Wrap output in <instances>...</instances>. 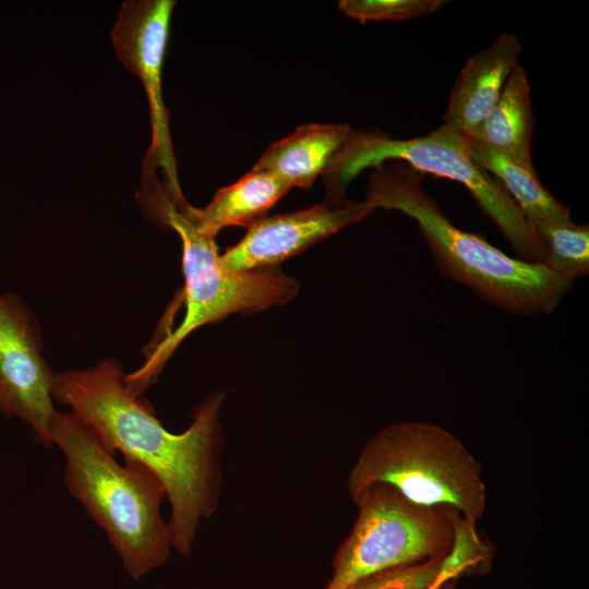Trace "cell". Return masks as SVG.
Segmentation results:
<instances>
[{"label": "cell", "instance_id": "1", "mask_svg": "<svg viewBox=\"0 0 589 589\" xmlns=\"http://www.w3.org/2000/svg\"><path fill=\"white\" fill-rule=\"evenodd\" d=\"M124 376L118 360L105 358L87 369L57 372L52 397L107 447L144 465L159 479L170 506L172 549L188 555L201 522L219 504L225 443L219 413L225 394L212 393L195 408L188 429L171 433L145 399L129 392Z\"/></svg>", "mask_w": 589, "mask_h": 589}, {"label": "cell", "instance_id": "2", "mask_svg": "<svg viewBox=\"0 0 589 589\" xmlns=\"http://www.w3.org/2000/svg\"><path fill=\"white\" fill-rule=\"evenodd\" d=\"M392 161L373 167L365 201L375 209L399 211L412 218L444 276L514 314H550L558 306L574 280L541 263L510 257L480 236L459 229L424 192L421 173Z\"/></svg>", "mask_w": 589, "mask_h": 589}, {"label": "cell", "instance_id": "3", "mask_svg": "<svg viewBox=\"0 0 589 589\" xmlns=\"http://www.w3.org/2000/svg\"><path fill=\"white\" fill-rule=\"evenodd\" d=\"M51 441L64 457L63 483L105 532L132 579L161 566L172 549L161 515L166 491L144 465L123 458L71 412L57 410Z\"/></svg>", "mask_w": 589, "mask_h": 589}, {"label": "cell", "instance_id": "4", "mask_svg": "<svg viewBox=\"0 0 589 589\" xmlns=\"http://www.w3.org/2000/svg\"><path fill=\"white\" fill-rule=\"evenodd\" d=\"M137 200L146 215L173 229L181 239L185 302L180 325L151 347L141 368L124 376L130 393L141 397L193 330L230 314L259 312L287 303L296 297L299 285L277 267L238 272L226 266L215 238L195 228L155 172L143 175Z\"/></svg>", "mask_w": 589, "mask_h": 589}, {"label": "cell", "instance_id": "5", "mask_svg": "<svg viewBox=\"0 0 589 589\" xmlns=\"http://www.w3.org/2000/svg\"><path fill=\"white\" fill-rule=\"evenodd\" d=\"M386 484L408 501L454 509L477 524L486 506L482 467L449 431L404 421L383 428L361 449L347 480L350 496Z\"/></svg>", "mask_w": 589, "mask_h": 589}, {"label": "cell", "instance_id": "6", "mask_svg": "<svg viewBox=\"0 0 589 589\" xmlns=\"http://www.w3.org/2000/svg\"><path fill=\"white\" fill-rule=\"evenodd\" d=\"M388 160L402 161L418 172L464 184L498 227L518 259L543 264L545 251L534 227L503 185L472 160L466 135L444 123L424 136L408 140L353 130L323 176L326 200L346 201V189L356 176Z\"/></svg>", "mask_w": 589, "mask_h": 589}, {"label": "cell", "instance_id": "7", "mask_svg": "<svg viewBox=\"0 0 589 589\" xmlns=\"http://www.w3.org/2000/svg\"><path fill=\"white\" fill-rule=\"evenodd\" d=\"M358 515L337 549L332 577L324 589H347L382 572L406 567L445 554L458 514L405 498L386 484H372L350 496Z\"/></svg>", "mask_w": 589, "mask_h": 589}, {"label": "cell", "instance_id": "8", "mask_svg": "<svg viewBox=\"0 0 589 589\" xmlns=\"http://www.w3.org/2000/svg\"><path fill=\"white\" fill-rule=\"evenodd\" d=\"M176 3L173 0L123 2L111 38L123 65L142 81L149 105L152 142L143 171H156L160 167L167 193L180 201L183 195L169 130L170 113L163 97V68Z\"/></svg>", "mask_w": 589, "mask_h": 589}, {"label": "cell", "instance_id": "9", "mask_svg": "<svg viewBox=\"0 0 589 589\" xmlns=\"http://www.w3.org/2000/svg\"><path fill=\"white\" fill-rule=\"evenodd\" d=\"M43 351L35 312L20 294L0 292V412L24 421L37 444L51 447L56 373Z\"/></svg>", "mask_w": 589, "mask_h": 589}, {"label": "cell", "instance_id": "10", "mask_svg": "<svg viewBox=\"0 0 589 589\" xmlns=\"http://www.w3.org/2000/svg\"><path fill=\"white\" fill-rule=\"evenodd\" d=\"M373 208L363 202H329L293 213L264 216L248 226L244 237L221 260L238 272L276 267L312 244L357 223Z\"/></svg>", "mask_w": 589, "mask_h": 589}, {"label": "cell", "instance_id": "11", "mask_svg": "<svg viewBox=\"0 0 589 589\" xmlns=\"http://www.w3.org/2000/svg\"><path fill=\"white\" fill-rule=\"evenodd\" d=\"M520 52L521 44L517 36L503 33L469 58L452 87L444 124L471 137L519 64Z\"/></svg>", "mask_w": 589, "mask_h": 589}, {"label": "cell", "instance_id": "12", "mask_svg": "<svg viewBox=\"0 0 589 589\" xmlns=\"http://www.w3.org/2000/svg\"><path fill=\"white\" fill-rule=\"evenodd\" d=\"M352 132L348 123L300 125L268 146L253 168L274 175L290 189H308L325 175Z\"/></svg>", "mask_w": 589, "mask_h": 589}, {"label": "cell", "instance_id": "13", "mask_svg": "<svg viewBox=\"0 0 589 589\" xmlns=\"http://www.w3.org/2000/svg\"><path fill=\"white\" fill-rule=\"evenodd\" d=\"M289 189L274 175L252 168L233 184L219 189L206 206L197 208L187 201L180 206L201 233L216 238L224 228L248 227L264 217Z\"/></svg>", "mask_w": 589, "mask_h": 589}, {"label": "cell", "instance_id": "14", "mask_svg": "<svg viewBox=\"0 0 589 589\" xmlns=\"http://www.w3.org/2000/svg\"><path fill=\"white\" fill-rule=\"evenodd\" d=\"M533 125L530 85L526 70L518 64L508 76L496 104L469 139L534 170L531 156Z\"/></svg>", "mask_w": 589, "mask_h": 589}, {"label": "cell", "instance_id": "15", "mask_svg": "<svg viewBox=\"0 0 589 589\" xmlns=\"http://www.w3.org/2000/svg\"><path fill=\"white\" fill-rule=\"evenodd\" d=\"M467 144L472 160L503 185L532 226L572 221L569 209L541 184L534 170L469 137Z\"/></svg>", "mask_w": 589, "mask_h": 589}, {"label": "cell", "instance_id": "16", "mask_svg": "<svg viewBox=\"0 0 589 589\" xmlns=\"http://www.w3.org/2000/svg\"><path fill=\"white\" fill-rule=\"evenodd\" d=\"M545 251V265L574 280L589 273V226L575 223H541L533 226Z\"/></svg>", "mask_w": 589, "mask_h": 589}, {"label": "cell", "instance_id": "17", "mask_svg": "<svg viewBox=\"0 0 589 589\" xmlns=\"http://www.w3.org/2000/svg\"><path fill=\"white\" fill-rule=\"evenodd\" d=\"M496 549L479 533L476 524L457 515L449 550L445 553L442 573L446 580L483 576L491 569Z\"/></svg>", "mask_w": 589, "mask_h": 589}, {"label": "cell", "instance_id": "18", "mask_svg": "<svg viewBox=\"0 0 589 589\" xmlns=\"http://www.w3.org/2000/svg\"><path fill=\"white\" fill-rule=\"evenodd\" d=\"M444 555L368 576L347 589H438L443 582L449 581L442 573Z\"/></svg>", "mask_w": 589, "mask_h": 589}, {"label": "cell", "instance_id": "19", "mask_svg": "<svg viewBox=\"0 0 589 589\" xmlns=\"http://www.w3.org/2000/svg\"><path fill=\"white\" fill-rule=\"evenodd\" d=\"M446 3L444 0H341L338 8L363 23L420 17L436 12Z\"/></svg>", "mask_w": 589, "mask_h": 589}, {"label": "cell", "instance_id": "20", "mask_svg": "<svg viewBox=\"0 0 589 589\" xmlns=\"http://www.w3.org/2000/svg\"><path fill=\"white\" fill-rule=\"evenodd\" d=\"M456 581H445L443 582L438 589H455Z\"/></svg>", "mask_w": 589, "mask_h": 589}]
</instances>
